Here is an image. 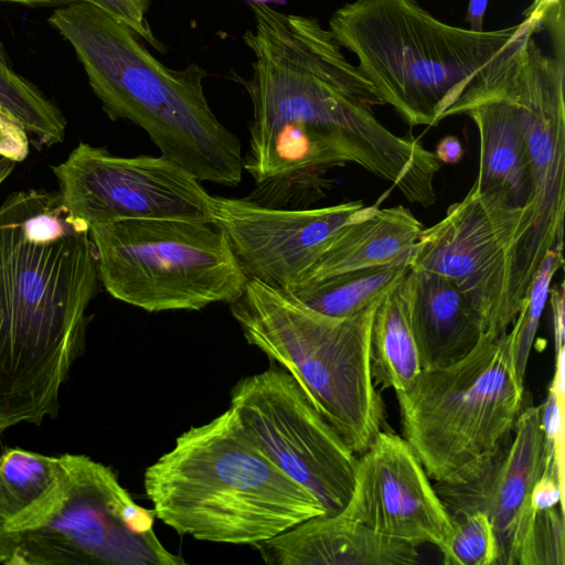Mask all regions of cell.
<instances>
[{"mask_svg": "<svg viewBox=\"0 0 565 565\" xmlns=\"http://www.w3.org/2000/svg\"><path fill=\"white\" fill-rule=\"evenodd\" d=\"M547 461L542 405L522 407L512 435L471 479L436 483L450 515L480 511L491 521L499 545L498 565H518L534 515L531 494Z\"/></svg>", "mask_w": 565, "mask_h": 565, "instance_id": "16", "label": "cell"}, {"mask_svg": "<svg viewBox=\"0 0 565 565\" xmlns=\"http://www.w3.org/2000/svg\"><path fill=\"white\" fill-rule=\"evenodd\" d=\"M254 30L243 40L254 54L244 82L253 105L246 170L257 184L352 163L390 182L413 204L436 201L435 152L398 136L375 116L385 105L329 29L312 17L252 2Z\"/></svg>", "mask_w": 565, "mask_h": 565, "instance_id": "1", "label": "cell"}, {"mask_svg": "<svg viewBox=\"0 0 565 565\" xmlns=\"http://www.w3.org/2000/svg\"><path fill=\"white\" fill-rule=\"evenodd\" d=\"M100 284L148 312L234 302L248 277L213 223L126 218L92 226Z\"/></svg>", "mask_w": 565, "mask_h": 565, "instance_id": "9", "label": "cell"}, {"mask_svg": "<svg viewBox=\"0 0 565 565\" xmlns=\"http://www.w3.org/2000/svg\"><path fill=\"white\" fill-rule=\"evenodd\" d=\"M99 274L89 230L57 191H14L0 204V434L56 416L82 354Z\"/></svg>", "mask_w": 565, "mask_h": 565, "instance_id": "2", "label": "cell"}, {"mask_svg": "<svg viewBox=\"0 0 565 565\" xmlns=\"http://www.w3.org/2000/svg\"><path fill=\"white\" fill-rule=\"evenodd\" d=\"M403 287L422 370L457 362L484 335L478 313L445 276L409 267Z\"/></svg>", "mask_w": 565, "mask_h": 565, "instance_id": "18", "label": "cell"}, {"mask_svg": "<svg viewBox=\"0 0 565 565\" xmlns=\"http://www.w3.org/2000/svg\"><path fill=\"white\" fill-rule=\"evenodd\" d=\"M0 107L28 132L39 149L62 142L66 119L61 109L32 82L20 75L0 39Z\"/></svg>", "mask_w": 565, "mask_h": 565, "instance_id": "22", "label": "cell"}, {"mask_svg": "<svg viewBox=\"0 0 565 565\" xmlns=\"http://www.w3.org/2000/svg\"><path fill=\"white\" fill-rule=\"evenodd\" d=\"M452 527L438 548L446 565H498L499 545L490 519L480 511L451 515Z\"/></svg>", "mask_w": 565, "mask_h": 565, "instance_id": "25", "label": "cell"}, {"mask_svg": "<svg viewBox=\"0 0 565 565\" xmlns=\"http://www.w3.org/2000/svg\"><path fill=\"white\" fill-rule=\"evenodd\" d=\"M563 248L564 246H559L550 250L534 276L524 305L512 323L511 331L507 332L510 360L516 380L523 386L530 353L550 292L551 280L554 274L564 266Z\"/></svg>", "mask_w": 565, "mask_h": 565, "instance_id": "24", "label": "cell"}, {"mask_svg": "<svg viewBox=\"0 0 565 565\" xmlns=\"http://www.w3.org/2000/svg\"><path fill=\"white\" fill-rule=\"evenodd\" d=\"M47 22L72 45L111 120L142 128L161 157L200 182L242 181V143L207 103L205 70L195 63L167 67L126 24L85 1L55 8Z\"/></svg>", "mask_w": 565, "mask_h": 565, "instance_id": "3", "label": "cell"}, {"mask_svg": "<svg viewBox=\"0 0 565 565\" xmlns=\"http://www.w3.org/2000/svg\"><path fill=\"white\" fill-rule=\"evenodd\" d=\"M143 486L156 518L199 541L255 545L326 514L258 449L231 407L183 431L146 469Z\"/></svg>", "mask_w": 565, "mask_h": 565, "instance_id": "4", "label": "cell"}, {"mask_svg": "<svg viewBox=\"0 0 565 565\" xmlns=\"http://www.w3.org/2000/svg\"><path fill=\"white\" fill-rule=\"evenodd\" d=\"M403 279L379 298L370 341L374 382L395 393L407 390L422 372Z\"/></svg>", "mask_w": 565, "mask_h": 565, "instance_id": "20", "label": "cell"}, {"mask_svg": "<svg viewBox=\"0 0 565 565\" xmlns=\"http://www.w3.org/2000/svg\"><path fill=\"white\" fill-rule=\"evenodd\" d=\"M78 0H0V2L15 3L32 8H58Z\"/></svg>", "mask_w": 565, "mask_h": 565, "instance_id": "32", "label": "cell"}, {"mask_svg": "<svg viewBox=\"0 0 565 565\" xmlns=\"http://www.w3.org/2000/svg\"><path fill=\"white\" fill-rule=\"evenodd\" d=\"M377 300L355 315L335 318L288 291L248 279L241 297L230 303L246 341L296 379L356 456L384 424V403L371 366Z\"/></svg>", "mask_w": 565, "mask_h": 565, "instance_id": "6", "label": "cell"}, {"mask_svg": "<svg viewBox=\"0 0 565 565\" xmlns=\"http://www.w3.org/2000/svg\"><path fill=\"white\" fill-rule=\"evenodd\" d=\"M94 4L113 18L126 24L136 35L143 39L158 51L162 44L153 35L147 21L150 0H81Z\"/></svg>", "mask_w": 565, "mask_h": 565, "instance_id": "27", "label": "cell"}, {"mask_svg": "<svg viewBox=\"0 0 565 565\" xmlns=\"http://www.w3.org/2000/svg\"><path fill=\"white\" fill-rule=\"evenodd\" d=\"M230 407L258 449L333 514L347 505L356 455L282 367L239 380Z\"/></svg>", "mask_w": 565, "mask_h": 565, "instance_id": "11", "label": "cell"}, {"mask_svg": "<svg viewBox=\"0 0 565 565\" xmlns=\"http://www.w3.org/2000/svg\"><path fill=\"white\" fill-rule=\"evenodd\" d=\"M409 259L345 271L300 285L288 292L320 313L335 318L350 317L398 284L409 269Z\"/></svg>", "mask_w": 565, "mask_h": 565, "instance_id": "21", "label": "cell"}, {"mask_svg": "<svg viewBox=\"0 0 565 565\" xmlns=\"http://www.w3.org/2000/svg\"><path fill=\"white\" fill-rule=\"evenodd\" d=\"M524 17H534L542 22L548 18H563V0H534Z\"/></svg>", "mask_w": 565, "mask_h": 565, "instance_id": "29", "label": "cell"}, {"mask_svg": "<svg viewBox=\"0 0 565 565\" xmlns=\"http://www.w3.org/2000/svg\"><path fill=\"white\" fill-rule=\"evenodd\" d=\"M60 458L12 448L0 456V520L14 519L52 486Z\"/></svg>", "mask_w": 565, "mask_h": 565, "instance_id": "23", "label": "cell"}, {"mask_svg": "<svg viewBox=\"0 0 565 565\" xmlns=\"http://www.w3.org/2000/svg\"><path fill=\"white\" fill-rule=\"evenodd\" d=\"M214 224L228 236L247 275L274 288L298 286L362 201L318 209L270 207L252 199L215 196Z\"/></svg>", "mask_w": 565, "mask_h": 565, "instance_id": "13", "label": "cell"}, {"mask_svg": "<svg viewBox=\"0 0 565 565\" xmlns=\"http://www.w3.org/2000/svg\"><path fill=\"white\" fill-rule=\"evenodd\" d=\"M488 7V0H469L465 23L468 29L476 32L484 31L483 21Z\"/></svg>", "mask_w": 565, "mask_h": 565, "instance_id": "31", "label": "cell"}, {"mask_svg": "<svg viewBox=\"0 0 565 565\" xmlns=\"http://www.w3.org/2000/svg\"><path fill=\"white\" fill-rule=\"evenodd\" d=\"M435 154L440 163L455 164L461 160L463 148L457 137L446 136L438 142Z\"/></svg>", "mask_w": 565, "mask_h": 565, "instance_id": "30", "label": "cell"}, {"mask_svg": "<svg viewBox=\"0 0 565 565\" xmlns=\"http://www.w3.org/2000/svg\"><path fill=\"white\" fill-rule=\"evenodd\" d=\"M529 31L521 36L524 130L532 171V230L527 278L532 282L550 250L564 246V65Z\"/></svg>", "mask_w": 565, "mask_h": 565, "instance_id": "14", "label": "cell"}, {"mask_svg": "<svg viewBox=\"0 0 565 565\" xmlns=\"http://www.w3.org/2000/svg\"><path fill=\"white\" fill-rule=\"evenodd\" d=\"M30 143L25 129L0 107V157L22 162L29 156Z\"/></svg>", "mask_w": 565, "mask_h": 565, "instance_id": "28", "label": "cell"}, {"mask_svg": "<svg viewBox=\"0 0 565 565\" xmlns=\"http://www.w3.org/2000/svg\"><path fill=\"white\" fill-rule=\"evenodd\" d=\"M540 24L525 17L476 32L437 19L418 0H353L334 11L329 30L385 105L409 127H435L479 70Z\"/></svg>", "mask_w": 565, "mask_h": 565, "instance_id": "5", "label": "cell"}, {"mask_svg": "<svg viewBox=\"0 0 565 565\" xmlns=\"http://www.w3.org/2000/svg\"><path fill=\"white\" fill-rule=\"evenodd\" d=\"M269 565H414L417 547L384 536L341 511L310 518L254 545Z\"/></svg>", "mask_w": 565, "mask_h": 565, "instance_id": "17", "label": "cell"}, {"mask_svg": "<svg viewBox=\"0 0 565 565\" xmlns=\"http://www.w3.org/2000/svg\"><path fill=\"white\" fill-rule=\"evenodd\" d=\"M423 228L403 205L364 206L341 228L298 286L408 258Z\"/></svg>", "mask_w": 565, "mask_h": 565, "instance_id": "19", "label": "cell"}, {"mask_svg": "<svg viewBox=\"0 0 565 565\" xmlns=\"http://www.w3.org/2000/svg\"><path fill=\"white\" fill-rule=\"evenodd\" d=\"M49 490L0 526V564L182 565L114 471L84 455L58 456Z\"/></svg>", "mask_w": 565, "mask_h": 565, "instance_id": "7", "label": "cell"}, {"mask_svg": "<svg viewBox=\"0 0 565 565\" xmlns=\"http://www.w3.org/2000/svg\"><path fill=\"white\" fill-rule=\"evenodd\" d=\"M52 171L70 216L88 230L126 218L215 222V196L161 156L122 157L81 141Z\"/></svg>", "mask_w": 565, "mask_h": 565, "instance_id": "12", "label": "cell"}, {"mask_svg": "<svg viewBox=\"0 0 565 565\" xmlns=\"http://www.w3.org/2000/svg\"><path fill=\"white\" fill-rule=\"evenodd\" d=\"M356 459L348 518L413 546H440L451 515L409 444L381 430Z\"/></svg>", "mask_w": 565, "mask_h": 565, "instance_id": "15", "label": "cell"}, {"mask_svg": "<svg viewBox=\"0 0 565 565\" xmlns=\"http://www.w3.org/2000/svg\"><path fill=\"white\" fill-rule=\"evenodd\" d=\"M15 162L0 157V185L10 177L15 168Z\"/></svg>", "mask_w": 565, "mask_h": 565, "instance_id": "33", "label": "cell"}, {"mask_svg": "<svg viewBox=\"0 0 565 565\" xmlns=\"http://www.w3.org/2000/svg\"><path fill=\"white\" fill-rule=\"evenodd\" d=\"M557 505L534 511L518 565H564V513Z\"/></svg>", "mask_w": 565, "mask_h": 565, "instance_id": "26", "label": "cell"}, {"mask_svg": "<svg viewBox=\"0 0 565 565\" xmlns=\"http://www.w3.org/2000/svg\"><path fill=\"white\" fill-rule=\"evenodd\" d=\"M1 525H2V522H1V520H0V526H1Z\"/></svg>", "mask_w": 565, "mask_h": 565, "instance_id": "35", "label": "cell"}, {"mask_svg": "<svg viewBox=\"0 0 565 565\" xmlns=\"http://www.w3.org/2000/svg\"><path fill=\"white\" fill-rule=\"evenodd\" d=\"M532 213L498 191L471 186L443 220L423 228L409 267L449 279L478 313L484 334L508 331L530 286L526 259Z\"/></svg>", "mask_w": 565, "mask_h": 565, "instance_id": "10", "label": "cell"}, {"mask_svg": "<svg viewBox=\"0 0 565 565\" xmlns=\"http://www.w3.org/2000/svg\"><path fill=\"white\" fill-rule=\"evenodd\" d=\"M267 0H253V2H264L266 3Z\"/></svg>", "mask_w": 565, "mask_h": 565, "instance_id": "34", "label": "cell"}, {"mask_svg": "<svg viewBox=\"0 0 565 565\" xmlns=\"http://www.w3.org/2000/svg\"><path fill=\"white\" fill-rule=\"evenodd\" d=\"M507 332L484 334L465 358L422 370L395 393L403 438L436 483L471 479L512 435L524 386L514 374Z\"/></svg>", "mask_w": 565, "mask_h": 565, "instance_id": "8", "label": "cell"}]
</instances>
